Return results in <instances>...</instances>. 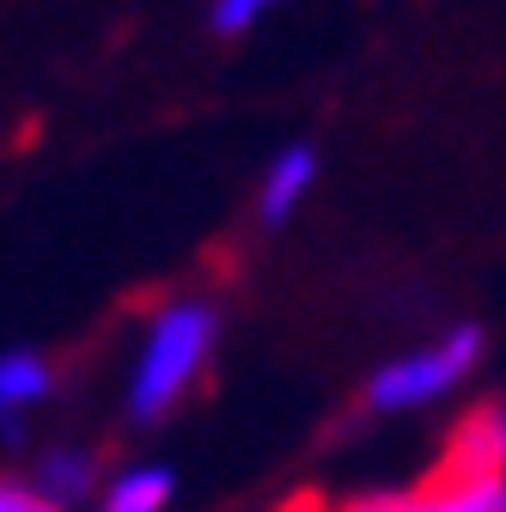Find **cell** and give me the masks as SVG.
<instances>
[{
  "instance_id": "obj_9",
  "label": "cell",
  "mask_w": 506,
  "mask_h": 512,
  "mask_svg": "<svg viewBox=\"0 0 506 512\" xmlns=\"http://www.w3.org/2000/svg\"><path fill=\"white\" fill-rule=\"evenodd\" d=\"M37 482H19V476H0V512H37Z\"/></svg>"
},
{
  "instance_id": "obj_11",
  "label": "cell",
  "mask_w": 506,
  "mask_h": 512,
  "mask_svg": "<svg viewBox=\"0 0 506 512\" xmlns=\"http://www.w3.org/2000/svg\"><path fill=\"white\" fill-rule=\"evenodd\" d=\"M37 512H68V506H55V500H37Z\"/></svg>"
},
{
  "instance_id": "obj_10",
  "label": "cell",
  "mask_w": 506,
  "mask_h": 512,
  "mask_svg": "<svg viewBox=\"0 0 506 512\" xmlns=\"http://www.w3.org/2000/svg\"><path fill=\"white\" fill-rule=\"evenodd\" d=\"M494 433H500V476H506V403L494 409Z\"/></svg>"
},
{
  "instance_id": "obj_3",
  "label": "cell",
  "mask_w": 506,
  "mask_h": 512,
  "mask_svg": "<svg viewBox=\"0 0 506 512\" xmlns=\"http://www.w3.org/2000/svg\"><path fill=\"white\" fill-rule=\"evenodd\" d=\"M336 512H506V476L500 470H464L446 464L415 488H378V494H354Z\"/></svg>"
},
{
  "instance_id": "obj_8",
  "label": "cell",
  "mask_w": 506,
  "mask_h": 512,
  "mask_svg": "<svg viewBox=\"0 0 506 512\" xmlns=\"http://www.w3.org/2000/svg\"><path fill=\"white\" fill-rule=\"evenodd\" d=\"M275 7H287V0H214L208 7V25L220 37H244V31H257Z\"/></svg>"
},
{
  "instance_id": "obj_1",
  "label": "cell",
  "mask_w": 506,
  "mask_h": 512,
  "mask_svg": "<svg viewBox=\"0 0 506 512\" xmlns=\"http://www.w3.org/2000/svg\"><path fill=\"white\" fill-rule=\"evenodd\" d=\"M214 342H220V311L208 299L159 305L147 317V336H141L135 366H129V415L135 421L171 415L189 391H196V378L208 372Z\"/></svg>"
},
{
  "instance_id": "obj_4",
  "label": "cell",
  "mask_w": 506,
  "mask_h": 512,
  "mask_svg": "<svg viewBox=\"0 0 506 512\" xmlns=\"http://www.w3.org/2000/svg\"><path fill=\"white\" fill-rule=\"evenodd\" d=\"M311 183H318V147H311V141L281 147L269 159L263 183H257V214H263V226H287L293 208L311 196Z\"/></svg>"
},
{
  "instance_id": "obj_7",
  "label": "cell",
  "mask_w": 506,
  "mask_h": 512,
  "mask_svg": "<svg viewBox=\"0 0 506 512\" xmlns=\"http://www.w3.org/2000/svg\"><path fill=\"white\" fill-rule=\"evenodd\" d=\"M92 488H98V464H92V452H49L43 464H37V494L43 500H55V506H80V500H92Z\"/></svg>"
},
{
  "instance_id": "obj_2",
  "label": "cell",
  "mask_w": 506,
  "mask_h": 512,
  "mask_svg": "<svg viewBox=\"0 0 506 512\" xmlns=\"http://www.w3.org/2000/svg\"><path fill=\"white\" fill-rule=\"evenodd\" d=\"M482 360V330L476 324H458L446 336H433L397 360H385L372 378H366V409L372 415H409V409H427L439 403L446 391H458V384L476 372Z\"/></svg>"
},
{
  "instance_id": "obj_6",
  "label": "cell",
  "mask_w": 506,
  "mask_h": 512,
  "mask_svg": "<svg viewBox=\"0 0 506 512\" xmlns=\"http://www.w3.org/2000/svg\"><path fill=\"white\" fill-rule=\"evenodd\" d=\"M171 494H177V482L165 464H135V470L110 476V488L98 494V512H165Z\"/></svg>"
},
{
  "instance_id": "obj_5",
  "label": "cell",
  "mask_w": 506,
  "mask_h": 512,
  "mask_svg": "<svg viewBox=\"0 0 506 512\" xmlns=\"http://www.w3.org/2000/svg\"><path fill=\"white\" fill-rule=\"evenodd\" d=\"M55 391V366L37 348H7L0 354V445L19 439L25 409H37Z\"/></svg>"
}]
</instances>
